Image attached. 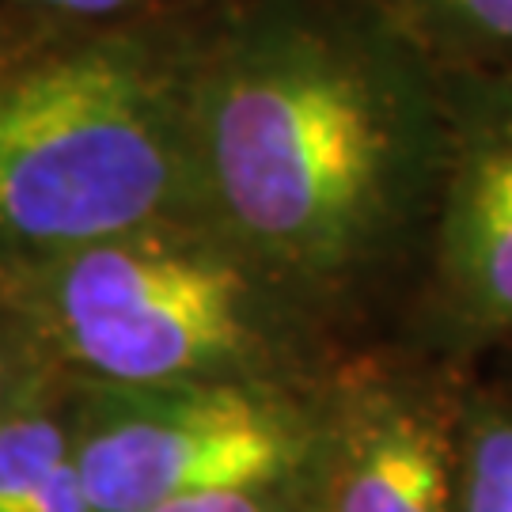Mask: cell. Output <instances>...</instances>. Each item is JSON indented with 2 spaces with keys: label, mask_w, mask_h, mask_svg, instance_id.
Instances as JSON below:
<instances>
[{
  "label": "cell",
  "mask_w": 512,
  "mask_h": 512,
  "mask_svg": "<svg viewBox=\"0 0 512 512\" xmlns=\"http://www.w3.org/2000/svg\"><path fill=\"white\" fill-rule=\"evenodd\" d=\"M444 103L406 65L274 31L220 65L194 107L198 205L274 281L342 289L433 217Z\"/></svg>",
  "instance_id": "cell-1"
},
{
  "label": "cell",
  "mask_w": 512,
  "mask_h": 512,
  "mask_svg": "<svg viewBox=\"0 0 512 512\" xmlns=\"http://www.w3.org/2000/svg\"><path fill=\"white\" fill-rule=\"evenodd\" d=\"M198 205L194 114L145 57L88 46L0 84V247L61 255Z\"/></svg>",
  "instance_id": "cell-2"
},
{
  "label": "cell",
  "mask_w": 512,
  "mask_h": 512,
  "mask_svg": "<svg viewBox=\"0 0 512 512\" xmlns=\"http://www.w3.org/2000/svg\"><path fill=\"white\" fill-rule=\"evenodd\" d=\"M266 281L224 239L156 224L50 255L35 304L103 384L251 380L274 346Z\"/></svg>",
  "instance_id": "cell-3"
},
{
  "label": "cell",
  "mask_w": 512,
  "mask_h": 512,
  "mask_svg": "<svg viewBox=\"0 0 512 512\" xmlns=\"http://www.w3.org/2000/svg\"><path fill=\"white\" fill-rule=\"evenodd\" d=\"M315 429L258 380L103 384L73 433L88 512H152L213 490L285 486Z\"/></svg>",
  "instance_id": "cell-4"
},
{
  "label": "cell",
  "mask_w": 512,
  "mask_h": 512,
  "mask_svg": "<svg viewBox=\"0 0 512 512\" xmlns=\"http://www.w3.org/2000/svg\"><path fill=\"white\" fill-rule=\"evenodd\" d=\"M433 296L456 334L512 330V88L444 107L433 198Z\"/></svg>",
  "instance_id": "cell-5"
},
{
  "label": "cell",
  "mask_w": 512,
  "mask_h": 512,
  "mask_svg": "<svg viewBox=\"0 0 512 512\" xmlns=\"http://www.w3.org/2000/svg\"><path fill=\"white\" fill-rule=\"evenodd\" d=\"M323 440V512H456V414L433 391L361 387Z\"/></svg>",
  "instance_id": "cell-6"
},
{
  "label": "cell",
  "mask_w": 512,
  "mask_h": 512,
  "mask_svg": "<svg viewBox=\"0 0 512 512\" xmlns=\"http://www.w3.org/2000/svg\"><path fill=\"white\" fill-rule=\"evenodd\" d=\"M456 512H512V403L471 399L456 414Z\"/></svg>",
  "instance_id": "cell-7"
},
{
  "label": "cell",
  "mask_w": 512,
  "mask_h": 512,
  "mask_svg": "<svg viewBox=\"0 0 512 512\" xmlns=\"http://www.w3.org/2000/svg\"><path fill=\"white\" fill-rule=\"evenodd\" d=\"M73 452V433L38 399L0 410V512H27L57 463Z\"/></svg>",
  "instance_id": "cell-8"
},
{
  "label": "cell",
  "mask_w": 512,
  "mask_h": 512,
  "mask_svg": "<svg viewBox=\"0 0 512 512\" xmlns=\"http://www.w3.org/2000/svg\"><path fill=\"white\" fill-rule=\"evenodd\" d=\"M421 16L486 46L512 50V0H406Z\"/></svg>",
  "instance_id": "cell-9"
},
{
  "label": "cell",
  "mask_w": 512,
  "mask_h": 512,
  "mask_svg": "<svg viewBox=\"0 0 512 512\" xmlns=\"http://www.w3.org/2000/svg\"><path fill=\"white\" fill-rule=\"evenodd\" d=\"M152 512H285L281 486H258V490H213V494L179 497Z\"/></svg>",
  "instance_id": "cell-10"
},
{
  "label": "cell",
  "mask_w": 512,
  "mask_h": 512,
  "mask_svg": "<svg viewBox=\"0 0 512 512\" xmlns=\"http://www.w3.org/2000/svg\"><path fill=\"white\" fill-rule=\"evenodd\" d=\"M27 512H88V497H84L80 475L73 467V452H69L65 463H57L50 471V478L42 482V490L27 505Z\"/></svg>",
  "instance_id": "cell-11"
},
{
  "label": "cell",
  "mask_w": 512,
  "mask_h": 512,
  "mask_svg": "<svg viewBox=\"0 0 512 512\" xmlns=\"http://www.w3.org/2000/svg\"><path fill=\"white\" fill-rule=\"evenodd\" d=\"M42 4H54V8H69V12H114V8H122L126 0H42Z\"/></svg>",
  "instance_id": "cell-12"
},
{
  "label": "cell",
  "mask_w": 512,
  "mask_h": 512,
  "mask_svg": "<svg viewBox=\"0 0 512 512\" xmlns=\"http://www.w3.org/2000/svg\"><path fill=\"white\" fill-rule=\"evenodd\" d=\"M8 406V368H4V357H0V410Z\"/></svg>",
  "instance_id": "cell-13"
}]
</instances>
